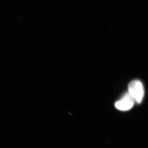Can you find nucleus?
Segmentation results:
<instances>
[{
	"label": "nucleus",
	"mask_w": 148,
	"mask_h": 148,
	"mask_svg": "<svg viewBox=\"0 0 148 148\" xmlns=\"http://www.w3.org/2000/svg\"><path fill=\"white\" fill-rule=\"evenodd\" d=\"M135 100L128 92L125 93L120 100L115 103L117 109L121 111H127L132 108L134 106Z\"/></svg>",
	"instance_id": "f03ea898"
},
{
	"label": "nucleus",
	"mask_w": 148,
	"mask_h": 148,
	"mask_svg": "<svg viewBox=\"0 0 148 148\" xmlns=\"http://www.w3.org/2000/svg\"><path fill=\"white\" fill-rule=\"evenodd\" d=\"M128 93L139 104L143 101L144 96V88L142 83L139 80H134L128 86Z\"/></svg>",
	"instance_id": "f257e3e1"
}]
</instances>
